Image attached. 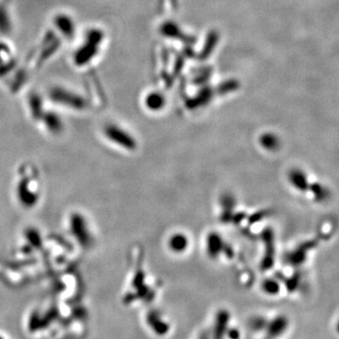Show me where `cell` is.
<instances>
[{"label": "cell", "instance_id": "obj_1", "mask_svg": "<svg viewBox=\"0 0 339 339\" xmlns=\"http://www.w3.org/2000/svg\"><path fill=\"white\" fill-rule=\"evenodd\" d=\"M107 136L115 145L121 146L127 150H134L137 147L136 140L129 134L125 133L124 131L117 129V127H112L107 132Z\"/></svg>", "mask_w": 339, "mask_h": 339}, {"label": "cell", "instance_id": "obj_2", "mask_svg": "<svg viewBox=\"0 0 339 339\" xmlns=\"http://www.w3.org/2000/svg\"><path fill=\"white\" fill-rule=\"evenodd\" d=\"M263 241L266 247L265 255L263 257V260L261 262V268L262 270H270L274 265V239H273V233L270 229H267L263 233Z\"/></svg>", "mask_w": 339, "mask_h": 339}, {"label": "cell", "instance_id": "obj_3", "mask_svg": "<svg viewBox=\"0 0 339 339\" xmlns=\"http://www.w3.org/2000/svg\"><path fill=\"white\" fill-rule=\"evenodd\" d=\"M288 328V320L285 316H277L270 322H267L266 331L270 339L281 338Z\"/></svg>", "mask_w": 339, "mask_h": 339}, {"label": "cell", "instance_id": "obj_4", "mask_svg": "<svg viewBox=\"0 0 339 339\" xmlns=\"http://www.w3.org/2000/svg\"><path fill=\"white\" fill-rule=\"evenodd\" d=\"M288 179L290 184L299 192H305L309 189V180L304 171L300 169H293L289 172Z\"/></svg>", "mask_w": 339, "mask_h": 339}, {"label": "cell", "instance_id": "obj_5", "mask_svg": "<svg viewBox=\"0 0 339 339\" xmlns=\"http://www.w3.org/2000/svg\"><path fill=\"white\" fill-rule=\"evenodd\" d=\"M226 243L217 233H210L207 238V250L211 258H216L224 252Z\"/></svg>", "mask_w": 339, "mask_h": 339}, {"label": "cell", "instance_id": "obj_6", "mask_svg": "<svg viewBox=\"0 0 339 339\" xmlns=\"http://www.w3.org/2000/svg\"><path fill=\"white\" fill-rule=\"evenodd\" d=\"M147 322L149 327L152 329V331L155 334L159 335V336H163V335L167 334L168 329H169L168 323L162 320V318L159 314L150 312L148 315Z\"/></svg>", "mask_w": 339, "mask_h": 339}, {"label": "cell", "instance_id": "obj_7", "mask_svg": "<svg viewBox=\"0 0 339 339\" xmlns=\"http://www.w3.org/2000/svg\"><path fill=\"white\" fill-rule=\"evenodd\" d=\"M314 242L309 241L307 243L303 244L301 245L299 248H297L295 252H291L288 256V260L292 264V265H300L301 263H303L306 258V252H308V250H310L311 247H313Z\"/></svg>", "mask_w": 339, "mask_h": 339}, {"label": "cell", "instance_id": "obj_8", "mask_svg": "<svg viewBox=\"0 0 339 339\" xmlns=\"http://www.w3.org/2000/svg\"><path fill=\"white\" fill-rule=\"evenodd\" d=\"M169 246L174 252H185L189 246L188 237L183 234H175L170 238Z\"/></svg>", "mask_w": 339, "mask_h": 339}, {"label": "cell", "instance_id": "obj_9", "mask_svg": "<svg viewBox=\"0 0 339 339\" xmlns=\"http://www.w3.org/2000/svg\"><path fill=\"white\" fill-rule=\"evenodd\" d=\"M222 204H223V208H224L222 220L225 223H229V222H231L232 217H233L232 211L235 208V201H234V198L232 196L226 195L223 198Z\"/></svg>", "mask_w": 339, "mask_h": 339}, {"label": "cell", "instance_id": "obj_10", "mask_svg": "<svg viewBox=\"0 0 339 339\" xmlns=\"http://www.w3.org/2000/svg\"><path fill=\"white\" fill-rule=\"evenodd\" d=\"M308 192H311L315 198V200L318 202H322L326 200L329 197V192L328 190L323 187L320 183H312L309 185Z\"/></svg>", "mask_w": 339, "mask_h": 339}, {"label": "cell", "instance_id": "obj_11", "mask_svg": "<svg viewBox=\"0 0 339 339\" xmlns=\"http://www.w3.org/2000/svg\"><path fill=\"white\" fill-rule=\"evenodd\" d=\"M259 141H260L261 146L269 151L276 150L280 144L278 137L272 133H266L262 135Z\"/></svg>", "mask_w": 339, "mask_h": 339}, {"label": "cell", "instance_id": "obj_12", "mask_svg": "<svg viewBox=\"0 0 339 339\" xmlns=\"http://www.w3.org/2000/svg\"><path fill=\"white\" fill-rule=\"evenodd\" d=\"M262 289L267 295H277L280 292L281 286L276 279H267L262 283Z\"/></svg>", "mask_w": 339, "mask_h": 339}, {"label": "cell", "instance_id": "obj_13", "mask_svg": "<svg viewBox=\"0 0 339 339\" xmlns=\"http://www.w3.org/2000/svg\"><path fill=\"white\" fill-rule=\"evenodd\" d=\"M162 106V100L158 97H154L152 99H150V102H149V107L151 109H159L160 107Z\"/></svg>", "mask_w": 339, "mask_h": 339}, {"label": "cell", "instance_id": "obj_14", "mask_svg": "<svg viewBox=\"0 0 339 339\" xmlns=\"http://www.w3.org/2000/svg\"><path fill=\"white\" fill-rule=\"evenodd\" d=\"M0 339H9V337H7L6 335H4V334L0 333Z\"/></svg>", "mask_w": 339, "mask_h": 339}, {"label": "cell", "instance_id": "obj_15", "mask_svg": "<svg viewBox=\"0 0 339 339\" xmlns=\"http://www.w3.org/2000/svg\"><path fill=\"white\" fill-rule=\"evenodd\" d=\"M199 339H209L207 338V336H202V337H200V338H199Z\"/></svg>", "mask_w": 339, "mask_h": 339}]
</instances>
